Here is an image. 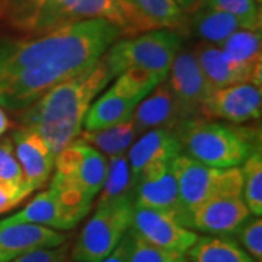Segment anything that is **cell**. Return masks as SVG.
Here are the masks:
<instances>
[{
  "label": "cell",
  "instance_id": "cell-1",
  "mask_svg": "<svg viewBox=\"0 0 262 262\" xmlns=\"http://www.w3.org/2000/svg\"><path fill=\"white\" fill-rule=\"evenodd\" d=\"M124 32L105 19H86L41 35L0 38V75L54 63L92 66Z\"/></svg>",
  "mask_w": 262,
  "mask_h": 262
},
{
  "label": "cell",
  "instance_id": "cell-2",
  "mask_svg": "<svg viewBox=\"0 0 262 262\" xmlns=\"http://www.w3.org/2000/svg\"><path fill=\"white\" fill-rule=\"evenodd\" d=\"M113 80L102 57L82 73L54 86L22 111L20 125L37 131L54 155L79 137L94 99Z\"/></svg>",
  "mask_w": 262,
  "mask_h": 262
},
{
  "label": "cell",
  "instance_id": "cell-3",
  "mask_svg": "<svg viewBox=\"0 0 262 262\" xmlns=\"http://www.w3.org/2000/svg\"><path fill=\"white\" fill-rule=\"evenodd\" d=\"M2 18L24 35H41L86 19H105L136 35L144 29L121 0H0Z\"/></svg>",
  "mask_w": 262,
  "mask_h": 262
},
{
  "label": "cell",
  "instance_id": "cell-4",
  "mask_svg": "<svg viewBox=\"0 0 262 262\" xmlns=\"http://www.w3.org/2000/svg\"><path fill=\"white\" fill-rule=\"evenodd\" d=\"M182 153L213 168H239L256 144V131L237 128L203 117L189 118L175 128Z\"/></svg>",
  "mask_w": 262,
  "mask_h": 262
},
{
  "label": "cell",
  "instance_id": "cell-5",
  "mask_svg": "<svg viewBox=\"0 0 262 262\" xmlns=\"http://www.w3.org/2000/svg\"><path fill=\"white\" fill-rule=\"evenodd\" d=\"M105 172V155L77 137L56 156L54 175L48 187L57 189L76 206L92 210Z\"/></svg>",
  "mask_w": 262,
  "mask_h": 262
},
{
  "label": "cell",
  "instance_id": "cell-6",
  "mask_svg": "<svg viewBox=\"0 0 262 262\" xmlns=\"http://www.w3.org/2000/svg\"><path fill=\"white\" fill-rule=\"evenodd\" d=\"M182 48L181 32L153 29L140 35L118 38L103 53L102 60L113 79L130 67H141L168 77L170 64Z\"/></svg>",
  "mask_w": 262,
  "mask_h": 262
},
{
  "label": "cell",
  "instance_id": "cell-7",
  "mask_svg": "<svg viewBox=\"0 0 262 262\" xmlns=\"http://www.w3.org/2000/svg\"><path fill=\"white\" fill-rule=\"evenodd\" d=\"M133 210V196L96 204L94 214L72 245L70 258L80 262H99L106 258L128 233Z\"/></svg>",
  "mask_w": 262,
  "mask_h": 262
},
{
  "label": "cell",
  "instance_id": "cell-8",
  "mask_svg": "<svg viewBox=\"0 0 262 262\" xmlns=\"http://www.w3.org/2000/svg\"><path fill=\"white\" fill-rule=\"evenodd\" d=\"M172 170L178 185L181 206L187 213L213 196L242 195V173L239 168L207 166L181 153L172 160Z\"/></svg>",
  "mask_w": 262,
  "mask_h": 262
},
{
  "label": "cell",
  "instance_id": "cell-9",
  "mask_svg": "<svg viewBox=\"0 0 262 262\" xmlns=\"http://www.w3.org/2000/svg\"><path fill=\"white\" fill-rule=\"evenodd\" d=\"M134 207H144L172 215L188 229V213L179 201L172 162H163L143 170L133 187Z\"/></svg>",
  "mask_w": 262,
  "mask_h": 262
},
{
  "label": "cell",
  "instance_id": "cell-10",
  "mask_svg": "<svg viewBox=\"0 0 262 262\" xmlns=\"http://www.w3.org/2000/svg\"><path fill=\"white\" fill-rule=\"evenodd\" d=\"M89 211L91 210L70 203L53 187H48L42 192H38L18 213L3 219V222L31 223L63 232L75 229L89 214Z\"/></svg>",
  "mask_w": 262,
  "mask_h": 262
},
{
  "label": "cell",
  "instance_id": "cell-11",
  "mask_svg": "<svg viewBox=\"0 0 262 262\" xmlns=\"http://www.w3.org/2000/svg\"><path fill=\"white\" fill-rule=\"evenodd\" d=\"M261 114V86L244 82L211 91L201 105L200 115L207 120L242 124L259 120Z\"/></svg>",
  "mask_w": 262,
  "mask_h": 262
},
{
  "label": "cell",
  "instance_id": "cell-12",
  "mask_svg": "<svg viewBox=\"0 0 262 262\" xmlns=\"http://www.w3.org/2000/svg\"><path fill=\"white\" fill-rule=\"evenodd\" d=\"M130 230L158 248L185 255L198 239L194 230L184 227L172 215L144 207H134Z\"/></svg>",
  "mask_w": 262,
  "mask_h": 262
},
{
  "label": "cell",
  "instance_id": "cell-13",
  "mask_svg": "<svg viewBox=\"0 0 262 262\" xmlns=\"http://www.w3.org/2000/svg\"><path fill=\"white\" fill-rule=\"evenodd\" d=\"M168 84L178 101L184 121L201 117V105L211 89L208 88L192 50L182 48L175 56L168 73Z\"/></svg>",
  "mask_w": 262,
  "mask_h": 262
},
{
  "label": "cell",
  "instance_id": "cell-14",
  "mask_svg": "<svg viewBox=\"0 0 262 262\" xmlns=\"http://www.w3.org/2000/svg\"><path fill=\"white\" fill-rule=\"evenodd\" d=\"M249 215L241 194L213 196L188 213V229L214 236H229Z\"/></svg>",
  "mask_w": 262,
  "mask_h": 262
},
{
  "label": "cell",
  "instance_id": "cell-15",
  "mask_svg": "<svg viewBox=\"0 0 262 262\" xmlns=\"http://www.w3.org/2000/svg\"><path fill=\"white\" fill-rule=\"evenodd\" d=\"M12 141L24 182L32 191L42 189L53 175L56 155L47 141L28 127L20 125L13 131Z\"/></svg>",
  "mask_w": 262,
  "mask_h": 262
},
{
  "label": "cell",
  "instance_id": "cell-16",
  "mask_svg": "<svg viewBox=\"0 0 262 262\" xmlns=\"http://www.w3.org/2000/svg\"><path fill=\"white\" fill-rule=\"evenodd\" d=\"M181 153L182 146L172 128H153L140 134L127 150L133 187L143 170L158 163L172 162Z\"/></svg>",
  "mask_w": 262,
  "mask_h": 262
},
{
  "label": "cell",
  "instance_id": "cell-17",
  "mask_svg": "<svg viewBox=\"0 0 262 262\" xmlns=\"http://www.w3.org/2000/svg\"><path fill=\"white\" fill-rule=\"evenodd\" d=\"M182 121L184 117L179 110L178 101L166 80L158 84L141 99L130 120L137 136L153 128L175 130Z\"/></svg>",
  "mask_w": 262,
  "mask_h": 262
},
{
  "label": "cell",
  "instance_id": "cell-18",
  "mask_svg": "<svg viewBox=\"0 0 262 262\" xmlns=\"http://www.w3.org/2000/svg\"><path fill=\"white\" fill-rule=\"evenodd\" d=\"M67 234L31 223H5L0 220V262H10L38 248L67 242Z\"/></svg>",
  "mask_w": 262,
  "mask_h": 262
},
{
  "label": "cell",
  "instance_id": "cell-19",
  "mask_svg": "<svg viewBox=\"0 0 262 262\" xmlns=\"http://www.w3.org/2000/svg\"><path fill=\"white\" fill-rule=\"evenodd\" d=\"M262 37L261 29L241 28L219 46L233 64L249 75V83L262 84Z\"/></svg>",
  "mask_w": 262,
  "mask_h": 262
},
{
  "label": "cell",
  "instance_id": "cell-20",
  "mask_svg": "<svg viewBox=\"0 0 262 262\" xmlns=\"http://www.w3.org/2000/svg\"><path fill=\"white\" fill-rule=\"evenodd\" d=\"M140 101L139 98H131L121 94L114 86L108 88L106 92L89 106L84 115V130H101L128 122Z\"/></svg>",
  "mask_w": 262,
  "mask_h": 262
},
{
  "label": "cell",
  "instance_id": "cell-21",
  "mask_svg": "<svg viewBox=\"0 0 262 262\" xmlns=\"http://www.w3.org/2000/svg\"><path fill=\"white\" fill-rule=\"evenodd\" d=\"M192 53L211 91L244 82L249 83V75L244 69L233 64L223 54L220 47L207 42H198L192 48Z\"/></svg>",
  "mask_w": 262,
  "mask_h": 262
},
{
  "label": "cell",
  "instance_id": "cell-22",
  "mask_svg": "<svg viewBox=\"0 0 262 262\" xmlns=\"http://www.w3.org/2000/svg\"><path fill=\"white\" fill-rule=\"evenodd\" d=\"M140 22L144 31L187 28V15L175 0H121Z\"/></svg>",
  "mask_w": 262,
  "mask_h": 262
},
{
  "label": "cell",
  "instance_id": "cell-23",
  "mask_svg": "<svg viewBox=\"0 0 262 262\" xmlns=\"http://www.w3.org/2000/svg\"><path fill=\"white\" fill-rule=\"evenodd\" d=\"M187 18V28H189L201 42L220 46L226 38L230 37L237 29L242 28L241 22L233 15L222 10L213 9L206 5H196Z\"/></svg>",
  "mask_w": 262,
  "mask_h": 262
},
{
  "label": "cell",
  "instance_id": "cell-24",
  "mask_svg": "<svg viewBox=\"0 0 262 262\" xmlns=\"http://www.w3.org/2000/svg\"><path fill=\"white\" fill-rule=\"evenodd\" d=\"M191 262H256L239 242L229 236H198L187 252Z\"/></svg>",
  "mask_w": 262,
  "mask_h": 262
},
{
  "label": "cell",
  "instance_id": "cell-25",
  "mask_svg": "<svg viewBox=\"0 0 262 262\" xmlns=\"http://www.w3.org/2000/svg\"><path fill=\"white\" fill-rule=\"evenodd\" d=\"M136 137L137 133L134 131L130 121L101 130H83L79 134V139L86 141L88 144L99 150L102 155H106L108 158L114 155L127 153Z\"/></svg>",
  "mask_w": 262,
  "mask_h": 262
},
{
  "label": "cell",
  "instance_id": "cell-26",
  "mask_svg": "<svg viewBox=\"0 0 262 262\" xmlns=\"http://www.w3.org/2000/svg\"><path fill=\"white\" fill-rule=\"evenodd\" d=\"M124 196H133V182L127 153L114 155L106 159V172L96 204H103Z\"/></svg>",
  "mask_w": 262,
  "mask_h": 262
},
{
  "label": "cell",
  "instance_id": "cell-27",
  "mask_svg": "<svg viewBox=\"0 0 262 262\" xmlns=\"http://www.w3.org/2000/svg\"><path fill=\"white\" fill-rule=\"evenodd\" d=\"M242 173V198L252 215L262 214V153L255 149L241 165Z\"/></svg>",
  "mask_w": 262,
  "mask_h": 262
},
{
  "label": "cell",
  "instance_id": "cell-28",
  "mask_svg": "<svg viewBox=\"0 0 262 262\" xmlns=\"http://www.w3.org/2000/svg\"><path fill=\"white\" fill-rule=\"evenodd\" d=\"M196 5H206L233 15L242 28L261 29V12L255 0H198Z\"/></svg>",
  "mask_w": 262,
  "mask_h": 262
},
{
  "label": "cell",
  "instance_id": "cell-29",
  "mask_svg": "<svg viewBox=\"0 0 262 262\" xmlns=\"http://www.w3.org/2000/svg\"><path fill=\"white\" fill-rule=\"evenodd\" d=\"M128 262H188L185 253L162 249L128 230Z\"/></svg>",
  "mask_w": 262,
  "mask_h": 262
},
{
  "label": "cell",
  "instance_id": "cell-30",
  "mask_svg": "<svg viewBox=\"0 0 262 262\" xmlns=\"http://www.w3.org/2000/svg\"><path fill=\"white\" fill-rule=\"evenodd\" d=\"M234 234L239 244L256 262H262V220L261 217H248L237 227Z\"/></svg>",
  "mask_w": 262,
  "mask_h": 262
},
{
  "label": "cell",
  "instance_id": "cell-31",
  "mask_svg": "<svg viewBox=\"0 0 262 262\" xmlns=\"http://www.w3.org/2000/svg\"><path fill=\"white\" fill-rule=\"evenodd\" d=\"M5 181H13V182L24 181L22 170L15 156L12 137H5L0 140V182Z\"/></svg>",
  "mask_w": 262,
  "mask_h": 262
},
{
  "label": "cell",
  "instance_id": "cell-32",
  "mask_svg": "<svg viewBox=\"0 0 262 262\" xmlns=\"http://www.w3.org/2000/svg\"><path fill=\"white\" fill-rule=\"evenodd\" d=\"M70 252H72V245L67 241L58 246L32 249V251L12 259L10 262H67L72 259Z\"/></svg>",
  "mask_w": 262,
  "mask_h": 262
},
{
  "label": "cell",
  "instance_id": "cell-33",
  "mask_svg": "<svg viewBox=\"0 0 262 262\" xmlns=\"http://www.w3.org/2000/svg\"><path fill=\"white\" fill-rule=\"evenodd\" d=\"M34 191L24 182H13L5 181L0 182V214L8 213L18 207L27 196H29Z\"/></svg>",
  "mask_w": 262,
  "mask_h": 262
},
{
  "label": "cell",
  "instance_id": "cell-34",
  "mask_svg": "<svg viewBox=\"0 0 262 262\" xmlns=\"http://www.w3.org/2000/svg\"><path fill=\"white\" fill-rule=\"evenodd\" d=\"M99 262H128V239L127 234L113 252Z\"/></svg>",
  "mask_w": 262,
  "mask_h": 262
},
{
  "label": "cell",
  "instance_id": "cell-35",
  "mask_svg": "<svg viewBox=\"0 0 262 262\" xmlns=\"http://www.w3.org/2000/svg\"><path fill=\"white\" fill-rule=\"evenodd\" d=\"M175 2H177V5H178L179 8L184 10L185 13L191 12V10L196 6V3H198V0H175Z\"/></svg>",
  "mask_w": 262,
  "mask_h": 262
},
{
  "label": "cell",
  "instance_id": "cell-36",
  "mask_svg": "<svg viewBox=\"0 0 262 262\" xmlns=\"http://www.w3.org/2000/svg\"><path fill=\"white\" fill-rule=\"evenodd\" d=\"M9 118H8V115L5 113V110L0 106V137H2V134L5 133V131L9 128Z\"/></svg>",
  "mask_w": 262,
  "mask_h": 262
},
{
  "label": "cell",
  "instance_id": "cell-37",
  "mask_svg": "<svg viewBox=\"0 0 262 262\" xmlns=\"http://www.w3.org/2000/svg\"><path fill=\"white\" fill-rule=\"evenodd\" d=\"M67 262H80V261H75V259H70V261H67Z\"/></svg>",
  "mask_w": 262,
  "mask_h": 262
},
{
  "label": "cell",
  "instance_id": "cell-38",
  "mask_svg": "<svg viewBox=\"0 0 262 262\" xmlns=\"http://www.w3.org/2000/svg\"><path fill=\"white\" fill-rule=\"evenodd\" d=\"M0 18H2V5H0Z\"/></svg>",
  "mask_w": 262,
  "mask_h": 262
},
{
  "label": "cell",
  "instance_id": "cell-39",
  "mask_svg": "<svg viewBox=\"0 0 262 262\" xmlns=\"http://www.w3.org/2000/svg\"><path fill=\"white\" fill-rule=\"evenodd\" d=\"M255 2H256V3H258V5H259V3H261V0H255Z\"/></svg>",
  "mask_w": 262,
  "mask_h": 262
}]
</instances>
